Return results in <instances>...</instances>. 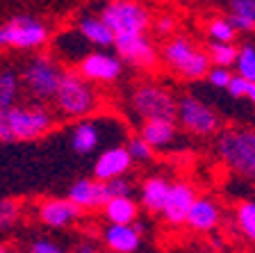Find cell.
<instances>
[{"label": "cell", "instance_id": "6da1fadb", "mask_svg": "<svg viewBox=\"0 0 255 253\" xmlns=\"http://www.w3.org/2000/svg\"><path fill=\"white\" fill-rule=\"evenodd\" d=\"M55 123V112L41 100L0 107V144L41 139L53 130Z\"/></svg>", "mask_w": 255, "mask_h": 253}, {"label": "cell", "instance_id": "7a4b0ae2", "mask_svg": "<svg viewBox=\"0 0 255 253\" xmlns=\"http://www.w3.org/2000/svg\"><path fill=\"white\" fill-rule=\"evenodd\" d=\"M55 112L64 119H87L101 107V96L91 82L80 78L75 71H66L53 96Z\"/></svg>", "mask_w": 255, "mask_h": 253}, {"label": "cell", "instance_id": "3957f363", "mask_svg": "<svg viewBox=\"0 0 255 253\" xmlns=\"http://www.w3.org/2000/svg\"><path fill=\"white\" fill-rule=\"evenodd\" d=\"M159 59L164 62L166 69H171L175 75L185 80H201L210 71V57L201 46L191 41L187 34H173L164 43Z\"/></svg>", "mask_w": 255, "mask_h": 253}, {"label": "cell", "instance_id": "277c9868", "mask_svg": "<svg viewBox=\"0 0 255 253\" xmlns=\"http://www.w3.org/2000/svg\"><path fill=\"white\" fill-rule=\"evenodd\" d=\"M217 155L230 171L242 178L255 180V130L230 128L219 132Z\"/></svg>", "mask_w": 255, "mask_h": 253}, {"label": "cell", "instance_id": "5b68a950", "mask_svg": "<svg viewBox=\"0 0 255 253\" xmlns=\"http://www.w3.org/2000/svg\"><path fill=\"white\" fill-rule=\"evenodd\" d=\"M64 73H66V69L55 57H50V55H37V57H32L25 64L23 75H21V84L25 87L27 94L32 96V100L46 103V100H53Z\"/></svg>", "mask_w": 255, "mask_h": 253}, {"label": "cell", "instance_id": "8992f818", "mask_svg": "<svg viewBox=\"0 0 255 253\" xmlns=\"http://www.w3.org/2000/svg\"><path fill=\"white\" fill-rule=\"evenodd\" d=\"M50 43V30L34 16H14L5 25H0V50H41Z\"/></svg>", "mask_w": 255, "mask_h": 253}, {"label": "cell", "instance_id": "52a82bcc", "mask_svg": "<svg viewBox=\"0 0 255 253\" xmlns=\"http://www.w3.org/2000/svg\"><path fill=\"white\" fill-rule=\"evenodd\" d=\"M107 27L117 34H146L153 16L137 0H110L98 14Z\"/></svg>", "mask_w": 255, "mask_h": 253}, {"label": "cell", "instance_id": "ba28073f", "mask_svg": "<svg viewBox=\"0 0 255 253\" xmlns=\"http://www.w3.org/2000/svg\"><path fill=\"white\" fill-rule=\"evenodd\" d=\"M130 105H132L134 114L141 121H148V119H175L178 98L164 84L143 82L139 87H134Z\"/></svg>", "mask_w": 255, "mask_h": 253}, {"label": "cell", "instance_id": "9c48e42d", "mask_svg": "<svg viewBox=\"0 0 255 253\" xmlns=\"http://www.w3.org/2000/svg\"><path fill=\"white\" fill-rule=\"evenodd\" d=\"M175 119L180 128L194 137H210L221 130V119L210 105L196 96H182L175 105Z\"/></svg>", "mask_w": 255, "mask_h": 253}, {"label": "cell", "instance_id": "30bf717a", "mask_svg": "<svg viewBox=\"0 0 255 253\" xmlns=\"http://www.w3.org/2000/svg\"><path fill=\"white\" fill-rule=\"evenodd\" d=\"M75 73L91 84L94 82L110 84L121 78L123 62L119 59V55H112V53H107V50H103V48H98V50H89L85 57L80 59Z\"/></svg>", "mask_w": 255, "mask_h": 253}, {"label": "cell", "instance_id": "8fae6325", "mask_svg": "<svg viewBox=\"0 0 255 253\" xmlns=\"http://www.w3.org/2000/svg\"><path fill=\"white\" fill-rule=\"evenodd\" d=\"M114 48H117L121 62H128L139 69H153L159 62L157 48L146 34H117Z\"/></svg>", "mask_w": 255, "mask_h": 253}, {"label": "cell", "instance_id": "7c38bea8", "mask_svg": "<svg viewBox=\"0 0 255 253\" xmlns=\"http://www.w3.org/2000/svg\"><path fill=\"white\" fill-rule=\"evenodd\" d=\"M110 119H78L73 128H71V148L78 155H91L96 151H101L105 144V132L112 128H105Z\"/></svg>", "mask_w": 255, "mask_h": 253}, {"label": "cell", "instance_id": "4fadbf2b", "mask_svg": "<svg viewBox=\"0 0 255 253\" xmlns=\"http://www.w3.org/2000/svg\"><path fill=\"white\" fill-rule=\"evenodd\" d=\"M82 217V210L69 199H43L37 206V219L48 228H66Z\"/></svg>", "mask_w": 255, "mask_h": 253}, {"label": "cell", "instance_id": "5bb4252c", "mask_svg": "<svg viewBox=\"0 0 255 253\" xmlns=\"http://www.w3.org/2000/svg\"><path fill=\"white\" fill-rule=\"evenodd\" d=\"M196 196H198L196 190H194L189 183H182V180L171 183L169 194H166V201H164L159 215L164 217V222L171 224V226H180V224H185V217Z\"/></svg>", "mask_w": 255, "mask_h": 253}, {"label": "cell", "instance_id": "9a60e30c", "mask_svg": "<svg viewBox=\"0 0 255 253\" xmlns=\"http://www.w3.org/2000/svg\"><path fill=\"white\" fill-rule=\"evenodd\" d=\"M130 167H132V158L128 153V148L123 144H117V146H110L98 153L94 164V178L105 183L117 176H126Z\"/></svg>", "mask_w": 255, "mask_h": 253}, {"label": "cell", "instance_id": "2e32d148", "mask_svg": "<svg viewBox=\"0 0 255 253\" xmlns=\"http://www.w3.org/2000/svg\"><path fill=\"white\" fill-rule=\"evenodd\" d=\"M66 199L73 201L82 212H89V210H103V206L110 201V196H107L105 183L96 178H80L71 185Z\"/></svg>", "mask_w": 255, "mask_h": 253}, {"label": "cell", "instance_id": "e0dca14e", "mask_svg": "<svg viewBox=\"0 0 255 253\" xmlns=\"http://www.w3.org/2000/svg\"><path fill=\"white\" fill-rule=\"evenodd\" d=\"M139 137L153 151H169L178 142V123H175V119H148V121H141Z\"/></svg>", "mask_w": 255, "mask_h": 253}, {"label": "cell", "instance_id": "ac0fdd59", "mask_svg": "<svg viewBox=\"0 0 255 253\" xmlns=\"http://www.w3.org/2000/svg\"><path fill=\"white\" fill-rule=\"evenodd\" d=\"M221 222V210L210 196H196L189 212L185 217V224L196 233H210Z\"/></svg>", "mask_w": 255, "mask_h": 253}, {"label": "cell", "instance_id": "d6986e66", "mask_svg": "<svg viewBox=\"0 0 255 253\" xmlns=\"http://www.w3.org/2000/svg\"><path fill=\"white\" fill-rule=\"evenodd\" d=\"M103 242L112 253H137L141 247V233L132 224H107Z\"/></svg>", "mask_w": 255, "mask_h": 253}, {"label": "cell", "instance_id": "ffe728a7", "mask_svg": "<svg viewBox=\"0 0 255 253\" xmlns=\"http://www.w3.org/2000/svg\"><path fill=\"white\" fill-rule=\"evenodd\" d=\"M75 30L85 37V41L94 48H110L114 46V32L103 23L101 16H82L75 23Z\"/></svg>", "mask_w": 255, "mask_h": 253}, {"label": "cell", "instance_id": "44dd1931", "mask_svg": "<svg viewBox=\"0 0 255 253\" xmlns=\"http://www.w3.org/2000/svg\"><path fill=\"white\" fill-rule=\"evenodd\" d=\"M171 183L162 176H148V178L141 183V208L146 212H153V215H159L162 212V206L166 201V194H169Z\"/></svg>", "mask_w": 255, "mask_h": 253}, {"label": "cell", "instance_id": "7402d4cb", "mask_svg": "<svg viewBox=\"0 0 255 253\" xmlns=\"http://www.w3.org/2000/svg\"><path fill=\"white\" fill-rule=\"evenodd\" d=\"M55 50L59 53L57 57L80 62V59L89 53V43H87L85 37L73 27V30H66V32H62V34L55 37Z\"/></svg>", "mask_w": 255, "mask_h": 253}, {"label": "cell", "instance_id": "603a6c76", "mask_svg": "<svg viewBox=\"0 0 255 253\" xmlns=\"http://www.w3.org/2000/svg\"><path fill=\"white\" fill-rule=\"evenodd\" d=\"M103 212L110 224H132L139 217V203L132 196H117L103 206Z\"/></svg>", "mask_w": 255, "mask_h": 253}, {"label": "cell", "instance_id": "cb8c5ba5", "mask_svg": "<svg viewBox=\"0 0 255 253\" xmlns=\"http://www.w3.org/2000/svg\"><path fill=\"white\" fill-rule=\"evenodd\" d=\"M230 23L235 30L253 32L255 30V0H230Z\"/></svg>", "mask_w": 255, "mask_h": 253}, {"label": "cell", "instance_id": "d4e9b609", "mask_svg": "<svg viewBox=\"0 0 255 253\" xmlns=\"http://www.w3.org/2000/svg\"><path fill=\"white\" fill-rule=\"evenodd\" d=\"M21 87V75L14 69H0V107H9L18 103Z\"/></svg>", "mask_w": 255, "mask_h": 253}, {"label": "cell", "instance_id": "484cf974", "mask_svg": "<svg viewBox=\"0 0 255 253\" xmlns=\"http://www.w3.org/2000/svg\"><path fill=\"white\" fill-rule=\"evenodd\" d=\"M235 224L249 242H255V201H242L235 210Z\"/></svg>", "mask_w": 255, "mask_h": 253}, {"label": "cell", "instance_id": "4316f807", "mask_svg": "<svg viewBox=\"0 0 255 253\" xmlns=\"http://www.w3.org/2000/svg\"><path fill=\"white\" fill-rule=\"evenodd\" d=\"M237 50L239 48L235 43H221V41H210L207 46V57L212 66H223V69H230L237 59Z\"/></svg>", "mask_w": 255, "mask_h": 253}, {"label": "cell", "instance_id": "83f0119b", "mask_svg": "<svg viewBox=\"0 0 255 253\" xmlns=\"http://www.w3.org/2000/svg\"><path fill=\"white\" fill-rule=\"evenodd\" d=\"M207 37L212 41H221V43H235V37H237V30L230 23V18H212L207 23Z\"/></svg>", "mask_w": 255, "mask_h": 253}, {"label": "cell", "instance_id": "f1b7e54d", "mask_svg": "<svg viewBox=\"0 0 255 253\" xmlns=\"http://www.w3.org/2000/svg\"><path fill=\"white\" fill-rule=\"evenodd\" d=\"M235 66H237V75L239 78L255 82V48L253 46H242L237 50V59H235Z\"/></svg>", "mask_w": 255, "mask_h": 253}, {"label": "cell", "instance_id": "f546056e", "mask_svg": "<svg viewBox=\"0 0 255 253\" xmlns=\"http://www.w3.org/2000/svg\"><path fill=\"white\" fill-rule=\"evenodd\" d=\"M123 146L128 148V153H130L132 162L146 164V162H153V160H155V151L146 142H143L139 135H134V137H128V142L123 144Z\"/></svg>", "mask_w": 255, "mask_h": 253}, {"label": "cell", "instance_id": "4dcf8cb0", "mask_svg": "<svg viewBox=\"0 0 255 253\" xmlns=\"http://www.w3.org/2000/svg\"><path fill=\"white\" fill-rule=\"evenodd\" d=\"M21 203L14 199H0V231H9L21 219Z\"/></svg>", "mask_w": 255, "mask_h": 253}, {"label": "cell", "instance_id": "1f68e13d", "mask_svg": "<svg viewBox=\"0 0 255 253\" xmlns=\"http://www.w3.org/2000/svg\"><path fill=\"white\" fill-rule=\"evenodd\" d=\"M105 190L110 199H117V196H132V180L126 178V176H117L112 180H105Z\"/></svg>", "mask_w": 255, "mask_h": 253}, {"label": "cell", "instance_id": "d6a6232c", "mask_svg": "<svg viewBox=\"0 0 255 253\" xmlns=\"http://www.w3.org/2000/svg\"><path fill=\"white\" fill-rule=\"evenodd\" d=\"M230 78H233L230 69H223V66H210V71H207V80H210V84L217 87V89H226Z\"/></svg>", "mask_w": 255, "mask_h": 253}, {"label": "cell", "instance_id": "836d02e7", "mask_svg": "<svg viewBox=\"0 0 255 253\" xmlns=\"http://www.w3.org/2000/svg\"><path fill=\"white\" fill-rule=\"evenodd\" d=\"M30 253H66L62 247H57L50 240H34L30 244Z\"/></svg>", "mask_w": 255, "mask_h": 253}, {"label": "cell", "instance_id": "e575fe53", "mask_svg": "<svg viewBox=\"0 0 255 253\" xmlns=\"http://www.w3.org/2000/svg\"><path fill=\"white\" fill-rule=\"evenodd\" d=\"M155 27V32L157 34H164V37H169L171 32L175 30V21H173V16L164 14V16H159V18H155V21H150Z\"/></svg>", "mask_w": 255, "mask_h": 253}, {"label": "cell", "instance_id": "d590c367", "mask_svg": "<svg viewBox=\"0 0 255 253\" xmlns=\"http://www.w3.org/2000/svg\"><path fill=\"white\" fill-rule=\"evenodd\" d=\"M246 84H249V80L239 78V75H233V78H230V82H228V87H226V91H228L233 98H244Z\"/></svg>", "mask_w": 255, "mask_h": 253}, {"label": "cell", "instance_id": "8d00e7d4", "mask_svg": "<svg viewBox=\"0 0 255 253\" xmlns=\"http://www.w3.org/2000/svg\"><path fill=\"white\" fill-rule=\"evenodd\" d=\"M73 253H98V249H96L94 242H89V240H82V242H78L73 247Z\"/></svg>", "mask_w": 255, "mask_h": 253}, {"label": "cell", "instance_id": "74e56055", "mask_svg": "<svg viewBox=\"0 0 255 253\" xmlns=\"http://www.w3.org/2000/svg\"><path fill=\"white\" fill-rule=\"evenodd\" d=\"M244 98H249L251 103L255 105V82H249V84H246V94H244Z\"/></svg>", "mask_w": 255, "mask_h": 253}, {"label": "cell", "instance_id": "f35d334b", "mask_svg": "<svg viewBox=\"0 0 255 253\" xmlns=\"http://www.w3.org/2000/svg\"><path fill=\"white\" fill-rule=\"evenodd\" d=\"M0 253H14V251H11V249L7 247L5 242H0Z\"/></svg>", "mask_w": 255, "mask_h": 253}, {"label": "cell", "instance_id": "ab89813d", "mask_svg": "<svg viewBox=\"0 0 255 253\" xmlns=\"http://www.w3.org/2000/svg\"><path fill=\"white\" fill-rule=\"evenodd\" d=\"M105 253H112V251H105Z\"/></svg>", "mask_w": 255, "mask_h": 253}]
</instances>
